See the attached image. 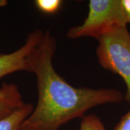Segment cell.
<instances>
[{
    "instance_id": "9c48e42d",
    "label": "cell",
    "mask_w": 130,
    "mask_h": 130,
    "mask_svg": "<svg viewBox=\"0 0 130 130\" xmlns=\"http://www.w3.org/2000/svg\"><path fill=\"white\" fill-rule=\"evenodd\" d=\"M114 130H130V110L121 118Z\"/></svg>"
},
{
    "instance_id": "6da1fadb",
    "label": "cell",
    "mask_w": 130,
    "mask_h": 130,
    "mask_svg": "<svg viewBox=\"0 0 130 130\" xmlns=\"http://www.w3.org/2000/svg\"><path fill=\"white\" fill-rule=\"evenodd\" d=\"M57 50L55 37L44 31L30 57L31 73L36 77L37 104L19 130H58L75 118H83L91 108L106 104H118L124 99L115 89L76 88L56 72L53 58Z\"/></svg>"
},
{
    "instance_id": "8fae6325",
    "label": "cell",
    "mask_w": 130,
    "mask_h": 130,
    "mask_svg": "<svg viewBox=\"0 0 130 130\" xmlns=\"http://www.w3.org/2000/svg\"><path fill=\"white\" fill-rule=\"evenodd\" d=\"M7 1L6 0H0V7H4L7 4Z\"/></svg>"
},
{
    "instance_id": "5b68a950",
    "label": "cell",
    "mask_w": 130,
    "mask_h": 130,
    "mask_svg": "<svg viewBox=\"0 0 130 130\" xmlns=\"http://www.w3.org/2000/svg\"><path fill=\"white\" fill-rule=\"evenodd\" d=\"M25 104L16 84L3 83L0 87V121L10 116Z\"/></svg>"
},
{
    "instance_id": "7c38bea8",
    "label": "cell",
    "mask_w": 130,
    "mask_h": 130,
    "mask_svg": "<svg viewBox=\"0 0 130 130\" xmlns=\"http://www.w3.org/2000/svg\"><path fill=\"white\" fill-rule=\"evenodd\" d=\"M1 51H0V55H1Z\"/></svg>"
},
{
    "instance_id": "7a4b0ae2",
    "label": "cell",
    "mask_w": 130,
    "mask_h": 130,
    "mask_svg": "<svg viewBox=\"0 0 130 130\" xmlns=\"http://www.w3.org/2000/svg\"><path fill=\"white\" fill-rule=\"evenodd\" d=\"M89 9L83 23L68 30V38L91 37L98 40L117 29L127 27L122 0H90Z\"/></svg>"
},
{
    "instance_id": "52a82bcc",
    "label": "cell",
    "mask_w": 130,
    "mask_h": 130,
    "mask_svg": "<svg viewBox=\"0 0 130 130\" xmlns=\"http://www.w3.org/2000/svg\"><path fill=\"white\" fill-rule=\"evenodd\" d=\"M79 130H107L102 121L95 115H85L82 118Z\"/></svg>"
},
{
    "instance_id": "3957f363",
    "label": "cell",
    "mask_w": 130,
    "mask_h": 130,
    "mask_svg": "<svg viewBox=\"0 0 130 130\" xmlns=\"http://www.w3.org/2000/svg\"><path fill=\"white\" fill-rule=\"evenodd\" d=\"M96 53L104 69L119 75L126 86L125 100L130 105V32L127 27L101 37Z\"/></svg>"
},
{
    "instance_id": "30bf717a",
    "label": "cell",
    "mask_w": 130,
    "mask_h": 130,
    "mask_svg": "<svg viewBox=\"0 0 130 130\" xmlns=\"http://www.w3.org/2000/svg\"><path fill=\"white\" fill-rule=\"evenodd\" d=\"M122 4L125 14L127 24L130 25V0H122Z\"/></svg>"
},
{
    "instance_id": "8992f818",
    "label": "cell",
    "mask_w": 130,
    "mask_h": 130,
    "mask_svg": "<svg viewBox=\"0 0 130 130\" xmlns=\"http://www.w3.org/2000/svg\"><path fill=\"white\" fill-rule=\"evenodd\" d=\"M31 103H25L7 118L0 121V130H19L22 123L33 111Z\"/></svg>"
},
{
    "instance_id": "277c9868",
    "label": "cell",
    "mask_w": 130,
    "mask_h": 130,
    "mask_svg": "<svg viewBox=\"0 0 130 130\" xmlns=\"http://www.w3.org/2000/svg\"><path fill=\"white\" fill-rule=\"evenodd\" d=\"M43 35L44 31L39 29L31 31L20 48L12 53L0 55V78L17 71L31 72L30 56L40 43Z\"/></svg>"
},
{
    "instance_id": "ba28073f",
    "label": "cell",
    "mask_w": 130,
    "mask_h": 130,
    "mask_svg": "<svg viewBox=\"0 0 130 130\" xmlns=\"http://www.w3.org/2000/svg\"><path fill=\"white\" fill-rule=\"evenodd\" d=\"M35 4L39 10L47 14H53L57 12L60 8L61 0H36Z\"/></svg>"
}]
</instances>
